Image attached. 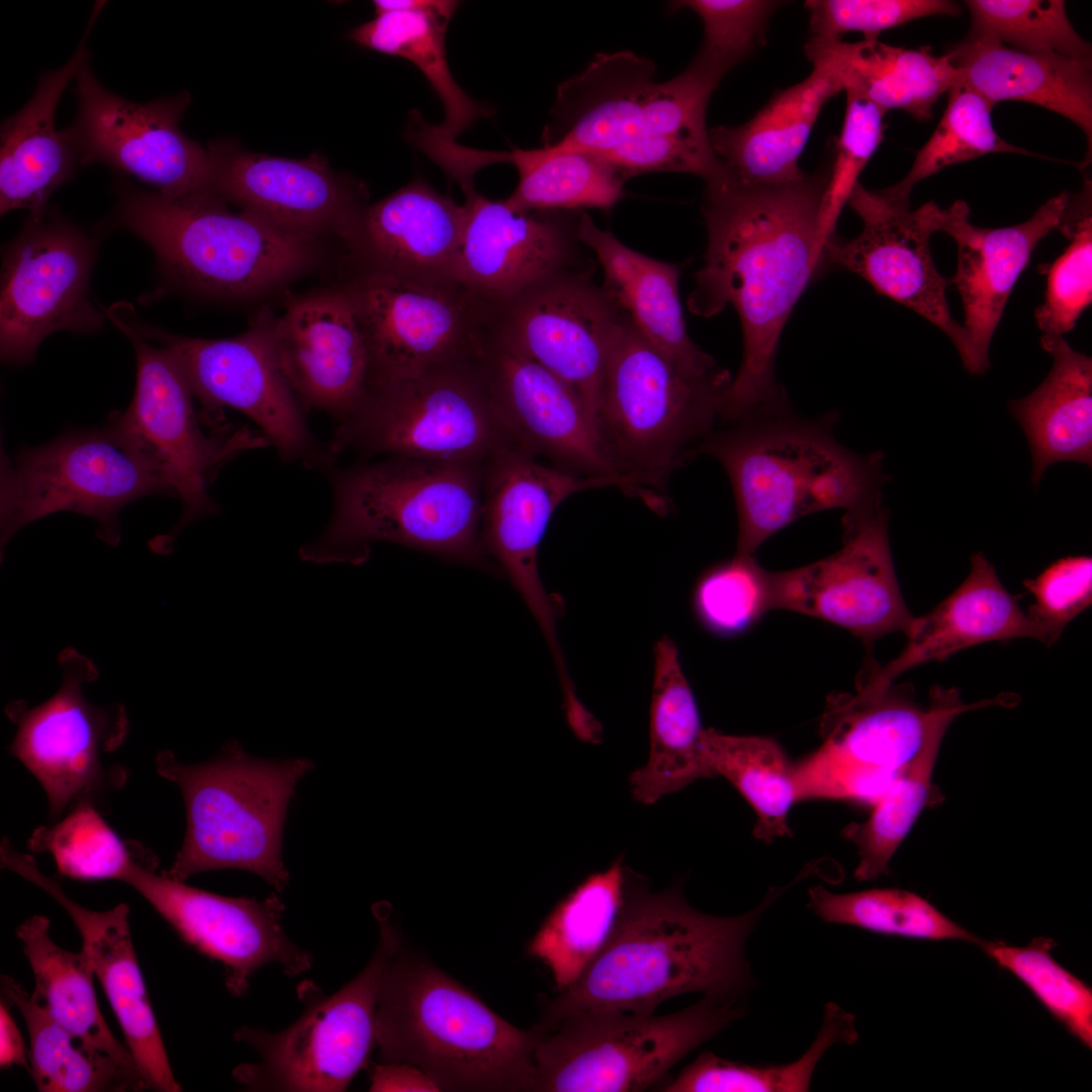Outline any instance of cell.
Returning a JSON list of instances; mask_svg holds the SVG:
<instances>
[{
  "label": "cell",
  "mask_w": 1092,
  "mask_h": 1092,
  "mask_svg": "<svg viewBox=\"0 0 1092 1092\" xmlns=\"http://www.w3.org/2000/svg\"><path fill=\"white\" fill-rule=\"evenodd\" d=\"M479 362L514 446L577 475L627 478L618 473L592 416L568 383L492 327L479 351Z\"/></svg>",
  "instance_id": "cell-26"
},
{
  "label": "cell",
  "mask_w": 1092,
  "mask_h": 1092,
  "mask_svg": "<svg viewBox=\"0 0 1092 1092\" xmlns=\"http://www.w3.org/2000/svg\"><path fill=\"white\" fill-rule=\"evenodd\" d=\"M945 732L939 730L928 737L873 805L864 821L850 823L842 829V836L856 846L857 881L888 874L890 860L929 802L932 774Z\"/></svg>",
  "instance_id": "cell-48"
},
{
  "label": "cell",
  "mask_w": 1092,
  "mask_h": 1092,
  "mask_svg": "<svg viewBox=\"0 0 1092 1092\" xmlns=\"http://www.w3.org/2000/svg\"><path fill=\"white\" fill-rule=\"evenodd\" d=\"M970 32L1024 52L1091 60V44L1071 24L1062 0H969Z\"/></svg>",
  "instance_id": "cell-52"
},
{
  "label": "cell",
  "mask_w": 1092,
  "mask_h": 1092,
  "mask_svg": "<svg viewBox=\"0 0 1092 1092\" xmlns=\"http://www.w3.org/2000/svg\"><path fill=\"white\" fill-rule=\"evenodd\" d=\"M1055 940L1036 937L1019 947L983 941L980 946L1001 968L1018 978L1075 1037L1092 1048V990L1051 954Z\"/></svg>",
  "instance_id": "cell-53"
},
{
  "label": "cell",
  "mask_w": 1092,
  "mask_h": 1092,
  "mask_svg": "<svg viewBox=\"0 0 1092 1092\" xmlns=\"http://www.w3.org/2000/svg\"><path fill=\"white\" fill-rule=\"evenodd\" d=\"M147 340L168 348L179 361L200 402L199 418L211 430L223 423V408L252 420L281 460L309 468L333 466V456L310 432L305 414L276 357L264 311L245 333L225 339L188 338L144 325L133 316Z\"/></svg>",
  "instance_id": "cell-18"
},
{
  "label": "cell",
  "mask_w": 1092,
  "mask_h": 1092,
  "mask_svg": "<svg viewBox=\"0 0 1092 1092\" xmlns=\"http://www.w3.org/2000/svg\"><path fill=\"white\" fill-rule=\"evenodd\" d=\"M463 191L455 279L476 296L497 305L572 266L578 219L571 221L561 211H516L474 186Z\"/></svg>",
  "instance_id": "cell-30"
},
{
  "label": "cell",
  "mask_w": 1092,
  "mask_h": 1092,
  "mask_svg": "<svg viewBox=\"0 0 1092 1092\" xmlns=\"http://www.w3.org/2000/svg\"><path fill=\"white\" fill-rule=\"evenodd\" d=\"M791 885L769 889L746 913L722 917L692 907L677 885L653 893L627 871L609 939L580 977L549 1002L534 1029L544 1033L583 1012L650 1015L663 1001L686 993L737 1000L752 984L747 938Z\"/></svg>",
  "instance_id": "cell-2"
},
{
  "label": "cell",
  "mask_w": 1092,
  "mask_h": 1092,
  "mask_svg": "<svg viewBox=\"0 0 1092 1092\" xmlns=\"http://www.w3.org/2000/svg\"><path fill=\"white\" fill-rule=\"evenodd\" d=\"M1069 201L1068 192L1062 191L1040 205L1026 221L999 229L972 224L969 206L963 200H957L946 209L929 201L933 232L948 234L957 244V272L949 283L962 297L963 326L980 374L990 366L991 340L1018 277L1036 245L1059 226Z\"/></svg>",
  "instance_id": "cell-31"
},
{
  "label": "cell",
  "mask_w": 1092,
  "mask_h": 1092,
  "mask_svg": "<svg viewBox=\"0 0 1092 1092\" xmlns=\"http://www.w3.org/2000/svg\"><path fill=\"white\" fill-rule=\"evenodd\" d=\"M846 109L830 167L823 209V230L835 233L840 212L859 182L858 177L883 140L887 112L854 90L845 89Z\"/></svg>",
  "instance_id": "cell-58"
},
{
  "label": "cell",
  "mask_w": 1092,
  "mask_h": 1092,
  "mask_svg": "<svg viewBox=\"0 0 1092 1092\" xmlns=\"http://www.w3.org/2000/svg\"><path fill=\"white\" fill-rule=\"evenodd\" d=\"M1 548L24 526L58 512L97 521V536L120 540L118 516L147 495H174L150 461L110 425L73 430L37 447L1 453Z\"/></svg>",
  "instance_id": "cell-14"
},
{
  "label": "cell",
  "mask_w": 1092,
  "mask_h": 1092,
  "mask_svg": "<svg viewBox=\"0 0 1092 1092\" xmlns=\"http://www.w3.org/2000/svg\"><path fill=\"white\" fill-rule=\"evenodd\" d=\"M86 34L62 68L43 73L29 101L2 121L0 212L26 209L31 218L47 213L53 193L73 176L78 154L67 127L57 130L55 114L63 92L87 63Z\"/></svg>",
  "instance_id": "cell-35"
},
{
  "label": "cell",
  "mask_w": 1092,
  "mask_h": 1092,
  "mask_svg": "<svg viewBox=\"0 0 1092 1092\" xmlns=\"http://www.w3.org/2000/svg\"><path fill=\"white\" fill-rule=\"evenodd\" d=\"M157 772L181 791L187 814L183 843L166 876L186 881L204 872H251L281 892L289 874L281 854L287 808L313 766L306 758L261 759L229 741L212 759L185 764L169 750Z\"/></svg>",
  "instance_id": "cell-7"
},
{
  "label": "cell",
  "mask_w": 1092,
  "mask_h": 1092,
  "mask_svg": "<svg viewBox=\"0 0 1092 1092\" xmlns=\"http://www.w3.org/2000/svg\"><path fill=\"white\" fill-rule=\"evenodd\" d=\"M0 862L1 868L43 890L71 917L82 938L81 949L103 988L148 1089L181 1091L135 954L128 905L120 903L103 911L80 905L67 895L58 880L40 872L31 854L17 851L7 837L0 845Z\"/></svg>",
  "instance_id": "cell-29"
},
{
  "label": "cell",
  "mask_w": 1092,
  "mask_h": 1092,
  "mask_svg": "<svg viewBox=\"0 0 1092 1092\" xmlns=\"http://www.w3.org/2000/svg\"><path fill=\"white\" fill-rule=\"evenodd\" d=\"M1040 344L1053 358L1051 371L1031 393L1009 401L1029 443L1035 486L1056 462L1092 463V359L1063 336L1043 335Z\"/></svg>",
  "instance_id": "cell-40"
},
{
  "label": "cell",
  "mask_w": 1092,
  "mask_h": 1092,
  "mask_svg": "<svg viewBox=\"0 0 1092 1092\" xmlns=\"http://www.w3.org/2000/svg\"><path fill=\"white\" fill-rule=\"evenodd\" d=\"M856 1038L853 1015L835 1003H828L816 1038L795 1062L752 1066L704 1052L659 1091L806 1092L825 1052L833 1044H850Z\"/></svg>",
  "instance_id": "cell-47"
},
{
  "label": "cell",
  "mask_w": 1092,
  "mask_h": 1092,
  "mask_svg": "<svg viewBox=\"0 0 1092 1092\" xmlns=\"http://www.w3.org/2000/svg\"><path fill=\"white\" fill-rule=\"evenodd\" d=\"M461 161L471 176L488 165H514L519 182L505 200L521 212L609 209L621 199L626 181L603 158L577 148L545 145L510 152L465 148Z\"/></svg>",
  "instance_id": "cell-42"
},
{
  "label": "cell",
  "mask_w": 1092,
  "mask_h": 1092,
  "mask_svg": "<svg viewBox=\"0 0 1092 1092\" xmlns=\"http://www.w3.org/2000/svg\"><path fill=\"white\" fill-rule=\"evenodd\" d=\"M698 705L674 642L663 636L654 647V672L646 762L630 775L633 799L653 805L701 779H710Z\"/></svg>",
  "instance_id": "cell-41"
},
{
  "label": "cell",
  "mask_w": 1092,
  "mask_h": 1092,
  "mask_svg": "<svg viewBox=\"0 0 1092 1092\" xmlns=\"http://www.w3.org/2000/svg\"><path fill=\"white\" fill-rule=\"evenodd\" d=\"M946 55L960 81L993 106L1004 100L1028 102L1074 122L1086 136L1091 158V60L1024 52L973 32Z\"/></svg>",
  "instance_id": "cell-36"
},
{
  "label": "cell",
  "mask_w": 1092,
  "mask_h": 1092,
  "mask_svg": "<svg viewBox=\"0 0 1092 1092\" xmlns=\"http://www.w3.org/2000/svg\"><path fill=\"white\" fill-rule=\"evenodd\" d=\"M27 846L50 852L60 875L82 881H121L131 860L130 841H123L95 804L81 802L52 826L33 830Z\"/></svg>",
  "instance_id": "cell-51"
},
{
  "label": "cell",
  "mask_w": 1092,
  "mask_h": 1092,
  "mask_svg": "<svg viewBox=\"0 0 1092 1092\" xmlns=\"http://www.w3.org/2000/svg\"><path fill=\"white\" fill-rule=\"evenodd\" d=\"M50 925L48 917L33 915L16 929L33 973L32 994L58 1023L85 1045L140 1074L127 1046L117 1040L103 1017L94 989L95 976L85 952L57 944L50 935Z\"/></svg>",
  "instance_id": "cell-43"
},
{
  "label": "cell",
  "mask_w": 1092,
  "mask_h": 1092,
  "mask_svg": "<svg viewBox=\"0 0 1092 1092\" xmlns=\"http://www.w3.org/2000/svg\"><path fill=\"white\" fill-rule=\"evenodd\" d=\"M732 377L686 373L623 318L611 347L597 411L600 437L618 471L647 499L696 455L714 430ZM657 494V493H656Z\"/></svg>",
  "instance_id": "cell-8"
},
{
  "label": "cell",
  "mask_w": 1092,
  "mask_h": 1092,
  "mask_svg": "<svg viewBox=\"0 0 1092 1092\" xmlns=\"http://www.w3.org/2000/svg\"><path fill=\"white\" fill-rule=\"evenodd\" d=\"M373 1092H435L437 1084L420 1068L404 1063L374 1064L370 1071Z\"/></svg>",
  "instance_id": "cell-60"
},
{
  "label": "cell",
  "mask_w": 1092,
  "mask_h": 1092,
  "mask_svg": "<svg viewBox=\"0 0 1092 1092\" xmlns=\"http://www.w3.org/2000/svg\"><path fill=\"white\" fill-rule=\"evenodd\" d=\"M847 203L861 218L863 228L851 240H843L836 233L827 238L825 257L829 268L857 274L879 293L925 317L951 340L965 368L980 374L967 330L949 310V280L937 271L930 253L929 238L934 232L928 202L911 210L858 182Z\"/></svg>",
  "instance_id": "cell-25"
},
{
  "label": "cell",
  "mask_w": 1092,
  "mask_h": 1092,
  "mask_svg": "<svg viewBox=\"0 0 1092 1092\" xmlns=\"http://www.w3.org/2000/svg\"><path fill=\"white\" fill-rule=\"evenodd\" d=\"M772 605L839 626L869 648L889 633L905 634L914 616L899 587L880 503L845 514L842 546L832 555L772 572Z\"/></svg>",
  "instance_id": "cell-23"
},
{
  "label": "cell",
  "mask_w": 1092,
  "mask_h": 1092,
  "mask_svg": "<svg viewBox=\"0 0 1092 1092\" xmlns=\"http://www.w3.org/2000/svg\"><path fill=\"white\" fill-rule=\"evenodd\" d=\"M576 234L603 268L602 288L650 344L688 374L708 377L726 371L687 332L676 265L629 248L586 212L578 218Z\"/></svg>",
  "instance_id": "cell-34"
},
{
  "label": "cell",
  "mask_w": 1092,
  "mask_h": 1092,
  "mask_svg": "<svg viewBox=\"0 0 1092 1092\" xmlns=\"http://www.w3.org/2000/svg\"><path fill=\"white\" fill-rule=\"evenodd\" d=\"M804 50L812 65L825 64L838 75L843 90L856 91L885 112L903 110L920 121L930 119L938 98L960 81L948 56H934L929 47L808 38Z\"/></svg>",
  "instance_id": "cell-39"
},
{
  "label": "cell",
  "mask_w": 1092,
  "mask_h": 1092,
  "mask_svg": "<svg viewBox=\"0 0 1092 1092\" xmlns=\"http://www.w3.org/2000/svg\"><path fill=\"white\" fill-rule=\"evenodd\" d=\"M0 1031L1 1068L16 1065L23 1066L29 1072L28 1050H26L22 1036L3 1003L0 1008Z\"/></svg>",
  "instance_id": "cell-61"
},
{
  "label": "cell",
  "mask_w": 1092,
  "mask_h": 1092,
  "mask_svg": "<svg viewBox=\"0 0 1092 1092\" xmlns=\"http://www.w3.org/2000/svg\"><path fill=\"white\" fill-rule=\"evenodd\" d=\"M693 606L700 623L711 633L729 637L757 622L772 605V572L752 554L735 553L699 578Z\"/></svg>",
  "instance_id": "cell-54"
},
{
  "label": "cell",
  "mask_w": 1092,
  "mask_h": 1092,
  "mask_svg": "<svg viewBox=\"0 0 1092 1092\" xmlns=\"http://www.w3.org/2000/svg\"><path fill=\"white\" fill-rule=\"evenodd\" d=\"M654 75V64L633 53L597 55L558 87L545 145L595 153L625 180L652 172L714 177L722 164L706 112L726 74L696 56L672 79L657 82Z\"/></svg>",
  "instance_id": "cell-3"
},
{
  "label": "cell",
  "mask_w": 1092,
  "mask_h": 1092,
  "mask_svg": "<svg viewBox=\"0 0 1092 1092\" xmlns=\"http://www.w3.org/2000/svg\"><path fill=\"white\" fill-rule=\"evenodd\" d=\"M703 753L711 777L726 779L756 814L753 836L766 843L792 836L788 823L797 799L795 764L781 745L763 736L704 729Z\"/></svg>",
  "instance_id": "cell-46"
},
{
  "label": "cell",
  "mask_w": 1092,
  "mask_h": 1092,
  "mask_svg": "<svg viewBox=\"0 0 1092 1092\" xmlns=\"http://www.w3.org/2000/svg\"><path fill=\"white\" fill-rule=\"evenodd\" d=\"M627 869L622 856L587 876L552 909L527 951L550 970L556 988L570 987L609 939L620 913Z\"/></svg>",
  "instance_id": "cell-44"
},
{
  "label": "cell",
  "mask_w": 1092,
  "mask_h": 1092,
  "mask_svg": "<svg viewBox=\"0 0 1092 1092\" xmlns=\"http://www.w3.org/2000/svg\"><path fill=\"white\" fill-rule=\"evenodd\" d=\"M843 90L838 75L813 64L802 82L774 95L751 119L738 126L709 129L712 150L724 169L748 184H775L801 178L799 159L824 104Z\"/></svg>",
  "instance_id": "cell-37"
},
{
  "label": "cell",
  "mask_w": 1092,
  "mask_h": 1092,
  "mask_svg": "<svg viewBox=\"0 0 1092 1092\" xmlns=\"http://www.w3.org/2000/svg\"><path fill=\"white\" fill-rule=\"evenodd\" d=\"M340 286L367 344L370 389L476 354L495 310L456 281L359 270Z\"/></svg>",
  "instance_id": "cell-16"
},
{
  "label": "cell",
  "mask_w": 1092,
  "mask_h": 1092,
  "mask_svg": "<svg viewBox=\"0 0 1092 1092\" xmlns=\"http://www.w3.org/2000/svg\"><path fill=\"white\" fill-rule=\"evenodd\" d=\"M782 2L769 0H685L673 10L688 8L704 24V42L697 54L726 74L744 61L765 37L771 14Z\"/></svg>",
  "instance_id": "cell-56"
},
{
  "label": "cell",
  "mask_w": 1092,
  "mask_h": 1092,
  "mask_svg": "<svg viewBox=\"0 0 1092 1092\" xmlns=\"http://www.w3.org/2000/svg\"><path fill=\"white\" fill-rule=\"evenodd\" d=\"M618 486L637 494L622 477L577 475L509 446L484 463L481 544L521 595L548 643L560 681L569 678L556 622L561 600L547 592L538 569V550L552 515L569 496L593 488Z\"/></svg>",
  "instance_id": "cell-19"
},
{
  "label": "cell",
  "mask_w": 1092,
  "mask_h": 1092,
  "mask_svg": "<svg viewBox=\"0 0 1092 1092\" xmlns=\"http://www.w3.org/2000/svg\"><path fill=\"white\" fill-rule=\"evenodd\" d=\"M714 429L698 446L725 469L737 511L736 553L754 554L771 536L817 512H855L880 503V454L860 456L836 441L826 421L786 410Z\"/></svg>",
  "instance_id": "cell-6"
},
{
  "label": "cell",
  "mask_w": 1092,
  "mask_h": 1092,
  "mask_svg": "<svg viewBox=\"0 0 1092 1092\" xmlns=\"http://www.w3.org/2000/svg\"><path fill=\"white\" fill-rule=\"evenodd\" d=\"M485 462L389 456L326 470L333 511L299 556L316 564H361L374 542H390L458 562L483 564Z\"/></svg>",
  "instance_id": "cell-4"
},
{
  "label": "cell",
  "mask_w": 1092,
  "mask_h": 1092,
  "mask_svg": "<svg viewBox=\"0 0 1092 1092\" xmlns=\"http://www.w3.org/2000/svg\"><path fill=\"white\" fill-rule=\"evenodd\" d=\"M103 312L129 339L136 360L132 400L124 412L114 413L108 425L150 461L181 499L182 514L171 532L174 536L217 512L208 487L226 462L241 452L271 444L260 430L230 424L206 434L174 354L148 343L135 327L128 303L103 307Z\"/></svg>",
  "instance_id": "cell-13"
},
{
  "label": "cell",
  "mask_w": 1092,
  "mask_h": 1092,
  "mask_svg": "<svg viewBox=\"0 0 1092 1092\" xmlns=\"http://www.w3.org/2000/svg\"><path fill=\"white\" fill-rule=\"evenodd\" d=\"M94 239L60 215L29 217L5 254L1 274L0 353L33 361L52 333L99 329L104 312L89 300Z\"/></svg>",
  "instance_id": "cell-20"
},
{
  "label": "cell",
  "mask_w": 1092,
  "mask_h": 1092,
  "mask_svg": "<svg viewBox=\"0 0 1092 1092\" xmlns=\"http://www.w3.org/2000/svg\"><path fill=\"white\" fill-rule=\"evenodd\" d=\"M74 91L78 111L67 129L80 165L105 164L172 198L212 195L208 153L179 128L188 92L133 102L101 85L87 63L76 74Z\"/></svg>",
  "instance_id": "cell-22"
},
{
  "label": "cell",
  "mask_w": 1092,
  "mask_h": 1092,
  "mask_svg": "<svg viewBox=\"0 0 1092 1092\" xmlns=\"http://www.w3.org/2000/svg\"><path fill=\"white\" fill-rule=\"evenodd\" d=\"M281 369L307 413L318 410L339 423L362 403L371 387L367 344L341 286L298 296L284 311L263 310Z\"/></svg>",
  "instance_id": "cell-28"
},
{
  "label": "cell",
  "mask_w": 1092,
  "mask_h": 1092,
  "mask_svg": "<svg viewBox=\"0 0 1092 1092\" xmlns=\"http://www.w3.org/2000/svg\"><path fill=\"white\" fill-rule=\"evenodd\" d=\"M743 1014L706 997L655 1016L618 1011L568 1016L539 1033L531 1091L627 1092L662 1087L673 1066Z\"/></svg>",
  "instance_id": "cell-10"
},
{
  "label": "cell",
  "mask_w": 1092,
  "mask_h": 1092,
  "mask_svg": "<svg viewBox=\"0 0 1092 1092\" xmlns=\"http://www.w3.org/2000/svg\"><path fill=\"white\" fill-rule=\"evenodd\" d=\"M1023 585L1035 599L1026 614L1054 644L1065 627L1092 602V558L1068 556L1050 564Z\"/></svg>",
  "instance_id": "cell-59"
},
{
  "label": "cell",
  "mask_w": 1092,
  "mask_h": 1092,
  "mask_svg": "<svg viewBox=\"0 0 1092 1092\" xmlns=\"http://www.w3.org/2000/svg\"><path fill=\"white\" fill-rule=\"evenodd\" d=\"M464 221L463 204L418 178L366 205L346 245L361 271L456 281Z\"/></svg>",
  "instance_id": "cell-32"
},
{
  "label": "cell",
  "mask_w": 1092,
  "mask_h": 1092,
  "mask_svg": "<svg viewBox=\"0 0 1092 1092\" xmlns=\"http://www.w3.org/2000/svg\"><path fill=\"white\" fill-rule=\"evenodd\" d=\"M375 1035L382 1063L414 1065L440 1091H531L539 1033L402 944L384 972Z\"/></svg>",
  "instance_id": "cell-5"
},
{
  "label": "cell",
  "mask_w": 1092,
  "mask_h": 1092,
  "mask_svg": "<svg viewBox=\"0 0 1092 1092\" xmlns=\"http://www.w3.org/2000/svg\"><path fill=\"white\" fill-rule=\"evenodd\" d=\"M379 941L365 969L327 997L313 985L299 989L305 1008L287 1028L270 1033L242 1027L235 1039L259 1061L239 1065L233 1077L253 1091L339 1092L347 1089L376 1045V1015L385 969L401 944L388 917L378 913Z\"/></svg>",
  "instance_id": "cell-15"
},
{
  "label": "cell",
  "mask_w": 1092,
  "mask_h": 1092,
  "mask_svg": "<svg viewBox=\"0 0 1092 1092\" xmlns=\"http://www.w3.org/2000/svg\"><path fill=\"white\" fill-rule=\"evenodd\" d=\"M4 996L18 1009L28 1036L29 1074L41 1092H125L148 1087L142 1076L113 1057L88 1048L60 1023L32 993L9 976Z\"/></svg>",
  "instance_id": "cell-45"
},
{
  "label": "cell",
  "mask_w": 1092,
  "mask_h": 1092,
  "mask_svg": "<svg viewBox=\"0 0 1092 1092\" xmlns=\"http://www.w3.org/2000/svg\"><path fill=\"white\" fill-rule=\"evenodd\" d=\"M1009 704L1007 694L966 704L957 688L940 686L922 704L910 686L893 684L871 697H831L820 746L795 763L797 799L874 805L934 732L967 711Z\"/></svg>",
  "instance_id": "cell-12"
},
{
  "label": "cell",
  "mask_w": 1092,
  "mask_h": 1092,
  "mask_svg": "<svg viewBox=\"0 0 1092 1092\" xmlns=\"http://www.w3.org/2000/svg\"><path fill=\"white\" fill-rule=\"evenodd\" d=\"M808 908L827 923L917 939L983 940L942 914L919 895L900 889H870L837 894L822 886L809 889Z\"/></svg>",
  "instance_id": "cell-49"
},
{
  "label": "cell",
  "mask_w": 1092,
  "mask_h": 1092,
  "mask_svg": "<svg viewBox=\"0 0 1092 1092\" xmlns=\"http://www.w3.org/2000/svg\"><path fill=\"white\" fill-rule=\"evenodd\" d=\"M459 5L454 0H421L415 9L376 15L349 34L362 47L412 62L438 95L443 121L427 123L418 114L407 131L410 141L426 155L458 144L460 133L492 113L463 91L448 65L446 31Z\"/></svg>",
  "instance_id": "cell-38"
},
{
  "label": "cell",
  "mask_w": 1092,
  "mask_h": 1092,
  "mask_svg": "<svg viewBox=\"0 0 1092 1092\" xmlns=\"http://www.w3.org/2000/svg\"><path fill=\"white\" fill-rule=\"evenodd\" d=\"M898 656L881 665L871 661L859 675L855 694L874 696L922 663L943 661L963 649L986 642L1032 638L1045 644L1043 632L1020 609L982 552L971 558V571L948 597L927 614L914 617Z\"/></svg>",
  "instance_id": "cell-33"
},
{
  "label": "cell",
  "mask_w": 1092,
  "mask_h": 1092,
  "mask_svg": "<svg viewBox=\"0 0 1092 1092\" xmlns=\"http://www.w3.org/2000/svg\"><path fill=\"white\" fill-rule=\"evenodd\" d=\"M830 168L775 184H748L722 170L705 181L703 267L690 310L709 317L732 305L743 357L727 389L721 421L739 422L786 407L775 378L782 331L813 280L829 268L823 209Z\"/></svg>",
  "instance_id": "cell-1"
},
{
  "label": "cell",
  "mask_w": 1092,
  "mask_h": 1092,
  "mask_svg": "<svg viewBox=\"0 0 1092 1092\" xmlns=\"http://www.w3.org/2000/svg\"><path fill=\"white\" fill-rule=\"evenodd\" d=\"M59 663L63 681L56 694L34 707L18 700L5 709L17 728L9 751L43 789L53 818L81 802L96 804L127 781L123 765L105 760L126 738L124 707L86 699L83 685L98 677L88 657L67 648Z\"/></svg>",
  "instance_id": "cell-17"
},
{
  "label": "cell",
  "mask_w": 1092,
  "mask_h": 1092,
  "mask_svg": "<svg viewBox=\"0 0 1092 1092\" xmlns=\"http://www.w3.org/2000/svg\"><path fill=\"white\" fill-rule=\"evenodd\" d=\"M479 351L371 388L338 424L330 453L485 462L514 446L493 404Z\"/></svg>",
  "instance_id": "cell-11"
},
{
  "label": "cell",
  "mask_w": 1092,
  "mask_h": 1092,
  "mask_svg": "<svg viewBox=\"0 0 1092 1092\" xmlns=\"http://www.w3.org/2000/svg\"><path fill=\"white\" fill-rule=\"evenodd\" d=\"M622 318L589 273L570 266L495 305L492 329L568 383L597 426L603 376Z\"/></svg>",
  "instance_id": "cell-24"
},
{
  "label": "cell",
  "mask_w": 1092,
  "mask_h": 1092,
  "mask_svg": "<svg viewBox=\"0 0 1092 1092\" xmlns=\"http://www.w3.org/2000/svg\"><path fill=\"white\" fill-rule=\"evenodd\" d=\"M809 38L833 41L850 31L864 39H878L887 29L930 15H958L961 7L949 0H809Z\"/></svg>",
  "instance_id": "cell-57"
},
{
  "label": "cell",
  "mask_w": 1092,
  "mask_h": 1092,
  "mask_svg": "<svg viewBox=\"0 0 1092 1092\" xmlns=\"http://www.w3.org/2000/svg\"><path fill=\"white\" fill-rule=\"evenodd\" d=\"M1076 216L1065 212L1059 229L1071 240L1066 251L1048 271L1043 303L1034 312L1043 335L1063 336L1092 300V219L1091 213Z\"/></svg>",
  "instance_id": "cell-55"
},
{
  "label": "cell",
  "mask_w": 1092,
  "mask_h": 1092,
  "mask_svg": "<svg viewBox=\"0 0 1092 1092\" xmlns=\"http://www.w3.org/2000/svg\"><path fill=\"white\" fill-rule=\"evenodd\" d=\"M131 860L121 881L133 888L180 937L221 963L229 992L242 997L250 978L275 963L290 976L311 968L309 952L292 942L282 927L284 904L276 894L265 899L234 898L197 889L157 873L158 858L130 841Z\"/></svg>",
  "instance_id": "cell-21"
},
{
  "label": "cell",
  "mask_w": 1092,
  "mask_h": 1092,
  "mask_svg": "<svg viewBox=\"0 0 1092 1092\" xmlns=\"http://www.w3.org/2000/svg\"><path fill=\"white\" fill-rule=\"evenodd\" d=\"M947 93L945 110L909 172L898 183L879 191L887 200L909 207L911 191L918 182L947 166L990 153L1034 156L996 132L991 117L994 106L966 83L959 81Z\"/></svg>",
  "instance_id": "cell-50"
},
{
  "label": "cell",
  "mask_w": 1092,
  "mask_h": 1092,
  "mask_svg": "<svg viewBox=\"0 0 1092 1092\" xmlns=\"http://www.w3.org/2000/svg\"><path fill=\"white\" fill-rule=\"evenodd\" d=\"M207 153L214 197L289 233L317 241L334 235L346 243L366 206L361 189L316 154L287 159L218 141Z\"/></svg>",
  "instance_id": "cell-27"
},
{
  "label": "cell",
  "mask_w": 1092,
  "mask_h": 1092,
  "mask_svg": "<svg viewBox=\"0 0 1092 1092\" xmlns=\"http://www.w3.org/2000/svg\"><path fill=\"white\" fill-rule=\"evenodd\" d=\"M117 222L146 242L178 283L242 298L280 288L321 256L320 241L284 231L211 196L172 198L123 188Z\"/></svg>",
  "instance_id": "cell-9"
}]
</instances>
